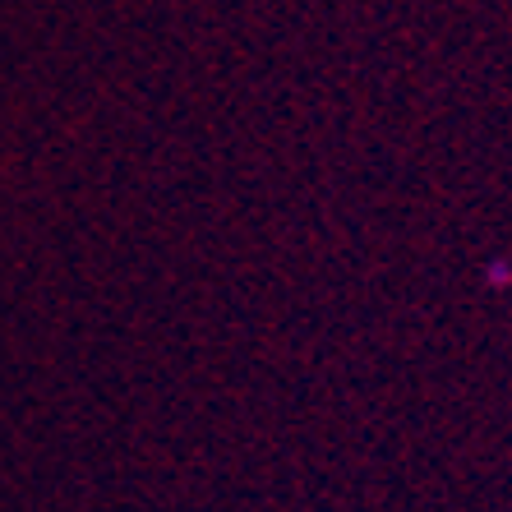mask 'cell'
Here are the masks:
<instances>
[{
	"instance_id": "cell-1",
	"label": "cell",
	"mask_w": 512,
	"mask_h": 512,
	"mask_svg": "<svg viewBox=\"0 0 512 512\" xmlns=\"http://www.w3.org/2000/svg\"><path fill=\"white\" fill-rule=\"evenodd\" d=\"M485 282L494 286V291H503V286H512V263H508V259H494V263H489V268H485Z\"/></svg>"
}]
</instances>
